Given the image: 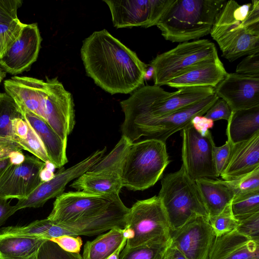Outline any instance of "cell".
I'll list each match as a JSON object with an SVG mask.
<instances>
[{
    "label": "cell",
    "instance_id": "cell-40",
    "mask_svg": "<svg viewBox=\"0 0 259 259\" xmlns=\"http://www.w3.org/2000/svg\"><path fill=\"white\" fill-rule=\"evenodd\" d=\"M236 73L259 77V52L247 55L237 65Z\"/></svg>",
    "mask_w": 259,
    "mask_h": 259
},
{
    "label": "cell",
    "instance_id": "cell-8",
    "mask_svg": "<svg viewBox=\"0 0 259 259\" xmlns=\"http://www.w3.org/2000/svg\"><path fill=\"white\" fill-rule=\"evenodd\" d=\"M165 143L146 139L132 144L121 169L123 187L130 190L143 191L161 178L170 162Z\"/></svg>",
    "mask_w": 259,
    "mask_h": 259
},
{
    "label": "cell",
    "instance_id": "cell-3",
    "mask_svg": "<svg viewBox=\"0 0 259 259\" xmlns=\"http://www.w3.org/2000/svg\"><path fill=\"white\" fill-rule=\"evenodd\" d=\"M5 93L16 103L47 122L65 141L75 125L71 94L57 77L45 80L14 76L4 82Z\"/></svg>",
    "mask_w": 259,
    "mask_h": 259
},
{
    "label": "cell",
    "instance_id": "cell-4",
    "mask_svg": "<svg viewBox=\"0 0 259 259\" xmlns=\"http://www.w3.org/2000/svg\"><path fill=\"white\" fill-rule=\"evenodd\" d=\"M210 33L230 62L259 52V1L242 5L226 1Z\"/></svg>",
    "mask_w": 259,
    "mask_h": 259
},
{
    "label": "cell",
    "instance_id": "cell-22",
    "mask_svg": "<svg viewBox=\"0 0 259 259\" xmlns=\"http://www.w3.org/2000/svg\"><path fill=\"white\" fill-rule=\"evenodd\" d=\"M18 106L23 118L31 126L42 142L51 163L55 168L62 167L68 162L66 154L67 142L63 140L42 119L24 107Z\"/></svg>",
    "mask_w": 259,
    "mask_h": 259
},
{
    "label": "cell",
    "instance_id": "cell-12",
    "mask_svg": "<svg viewBox=\"0 0 259 259\" xmlns=\"http://www.w3.org/2000/svg\"><path fill=\"white\" fill-rule=\"evenodd\" d=\"M181 135L182 166L188 177L195 181L201 178L219 177L213 159L215 145L210 131L202 136L191 124L181 130Z\"/></svg>",
    "mask_w": 259,
    "mask_h": 259
},
{
    "label": "cell",
    "instance_id": "cell-42",
    "mask_svg": "<svg viewBox=\"0 0 259 259\" xmlns=\"http://www.w3.org/2000/svg\"><path fill=\"white\" fill-rule=\"evenodd\" d=\"M50 240L56 243L64 250L71 253H79L82 245V240L79 236L65 235Z\"/></svg>",
    "mask_w": 259,
    "mask_h": 259
},
{
    "label": "cell",
    "instance_id": "cell-7",
    "mask_svg": "<svg viewBox=\"0 0 259 259\" xmlns=\"http://www.w3.org/2000/svg\"><path fill=\"white\" fill-rule=\"evenodd\" d=\"M167 215L171 234L197 217L209 219L195 181L183 167L166 175L161 180L158 194Z\"/></svg>",
    "mask_w": 259,
    "mask_h": 259
},
{
    "label": "cell",
    "instance_id": "cell-47",
    "mask_svg": "<svg viewBox=\"0 0 259 259\" xmlns=\"http://www.w3.org/2000/svg\"><path fill=\"white\" fill-rule=\"evenodd\" d=\"M164 259H187L178 249L170 245L167 248Z\"/></svg>",
    "mask_w": 259,
    "mask_h": 259
},
{
    "label": "cell",
    "instance_id": "cell-29",
    "mask_svg": "<svg viewBox=\"0 0 259 259\" xmlns=\"http://www.w3.org/2000/svg\"><path fill=\"white\" fill-rule=\"evenodd\" d=\"M132 144L122 135L113 150L87 171L92 173L116 172L120 174L122 164Z\"/></svg>",
    "mask_w": 259,
    "mask_h": 259
},
{
    "label": "cell",
    "instance_id": "cell-43",
    "mask_svg": "<svg viewBox=\"0 0 259 259\" xmlns=\"http://www.w3.org/2000/svg\"><path fill=\"white\" fill-rule=\"evenodd\" d=\"M22 3L21 0H0V21L17 17V11Z\"/></svg>",
    "mask_w": 259,
    "mask_h": 259
},
{
    "label": "cell",
    "instance_id": "cell-46",
    "mask_svg": "<svg viewBox=\"0 0 259 259\" xmlns=\"http://www.w3.org/2000/svg\"><path fill=\"white\" fill-rule=\"evenodd\" d=\"M17 211L15 205L12 206L8 200L0 198V227Z\"/></svg>",
    "mask_w": 259,
    "mask_h": 259
},
{
    "label": "cell",
    "instance_id": "cell-6",
    "mask_svg": "<svg viewBox=\"0 0 259 259\" xmlns=\"http://www.w3.org/2000/svg\"><path fill=\"white\" fill-rule=\"evenodd\" d=\"M226 0H174L156 26L172 42L198 39L210 33Z\"/></svg>",
    "mask_w": 259,
    "mask_h": 259
},
{
    "label": "cell",
    "instance_id": "cell-37",
    "mask_svg": "<svg viewBox=\"0 0 259 259\" xmlns=\"http://www.w3.org/2000/svg\"><path fill=\"white\" fill-rule=\"evenodd\" d=\"M36 259H82L79 253L64 250L56 243L47 240L40 247Z\"/></svg>",
    "mask_w": 259,
    "mask_h": 259
},
{
    "label": "cell",
    "instance_id": "cell-19",
    "mask_svg": "<svg viewBox=\"0 0 259 259\" xmlns=\"http://www.w3.org/2000/svg\"><path fill=\"white\" fill-rule=\"evenodd\" d=\"M259 259V242L235 230L215 237L208 259Z\"/></svg>",
    "mask_w": 259,
    "mask_h": 259
},
{
    "label": "cell",
    "instance_id": "cell-11",
    "mask_svg": "<svg viewBox=\"0 0 259 259\" xmlns=\"http://www.w3.org/2000/svg\"><path fill=\"white\" fill-rule=\"evenodd\" d=\"M218 98L214 93L170 114L147 120L122 136L132 143L142 137L166 143L172 134L191 125V120L194 116L205 114Z\"/></svg>",
    "mask_w": 259,
    "mask_h": 259
},
{
    "label": "cell",
    "instance_id": "cell-1",
    "mask_svg": "<svg viewBox=\"0 0 259 259\" xmlns=\"http://www.w3.org/2000/svg\"><path fill=\"white\" fill-rule=\"evenodd\" d=\"M80 56L88 76L111 95L129 94L143 85L147 65L106 29L83 40Z\"/></svg>",
    "mask_w": 259,
    "mask_h": 259
},
{
    "label": "cell",
    "instance_id": "cell-48",
    "mask_svg": "<svg viewBox=\"0 0 259 259\" xmlns=\"http://www.w3.org/2000/svg\"><path fill=\"white\" fill-rule=\"evenodd\" d=\"M127 239L125 238L120 246L113 252L107 259H119V255L126 243Z\"/></svg>",
    "mask_w": 259,
    "mask_h": 259
},
{
    "label": "cell",
    "instance_id": "cell-30",
    "mask_svg": "<svg viewBox=\"0 0 259 259\" xmlns=\"http://www.w3.org/2000/svg\"><path fill=\"white\" fill-rule=\"evenodd\" d=\"M22 117L21 111L14 100L7 93H0V137L13 141L12 122Z\"/></svg>",
    "mask_w": 259,
    "mask_h": 259
},
{
    "label": "cell",
    "instance_id": "cell-36",
    "mask_svg": "<svg viewBox=\"0 0 259 259\" xmlns=\"http://www.w3.org/2000/svg\"><path fill=\"white\" fill-rule=\"evenodd\" d=\"M228 182L233 190L235 196L259 191V167L235 180Z\"/></svg>",
    "mask_w": 259,
    "mask_h": 259
},
{
    "label": "cell",
    "instance_id": "cell-10",
    "mask_svg": "<svg viewBox=\"0 0 259 259\" xmlns=\"http://www.w3.org/2000/svg\"><path fill=\"white\" fill-rule=\"evenodd\" d=\"M126 223L133 231L134 237L127 240L125 247L164 243L171 239L167 215L158 196L135 202L130 208Z\"/></svg>",
    "mask_w": 259,
    "mask_h": 259
},
{
    "label": "cell",
    "instance_id": "cell-17",
    "mask_svg": "<svg viewBox=\"0 0 259 259\" xmlns=\"http://www.w3.org/2000/svg\"><path fill=\"white\" fill-rule=\"evenodd\" d=\"M41 41L37 24H25L19 37L0 59V66L12 75L28 71L37 60Z\"/></svg>",
    "mask_w": 259,
    "mask_h": 259
},
{
    "label": "cell",
    "instance_id": "cell-14",
    "mask_svg": "<svg viewBox=\"0 0 259 259\" xmlns=\"http://www.w3.org/2000/svg\"><path fill=\"white\" fill-rule=\"evenodd\" d=\"M47 163L34 156L25 155L20 163L11 162L0 175V198H26L40 184Z\"/></svg>",
    "mask_w": 259,
    "mask_h": 259
},
{
    "label": "cell",
    "instance_id": "cell-28",
    "mask_svg": "<svg viewBox=\"0 0 259 259\" xmlns=\"http://www.w3.org/2000/svg\"><path fill=\"white\" fill-rule=\"evenodd\" d=\"M123 229L113 228L100 235L83 246L82 259H107L121 244L125 239Z\"/></svg>",
    "mask_w": 259,
    "mask_h": 259
},
{
    "label": "cell",
    "instance_id": "cell-23",
    "mask_svg": "<svg viewBox=\"0 0 259 259\" xmlns=\"http://www.w3.org/2000/svg\"><path fill=\"white\" fill-rule=\"evenodd\" d=\"M195 182L209 219L219 214L230 205L235 196L227 181L201 178L195 180Z\"/></svg>",
    "mask_w": 259,
    "mask_h": 259
},
{
    "label": "cell",
    "instance_id": "cell-44",
    "mask_svg": "<svg viewBox=\"0 0 259 259\" xmlns=\"http://www.w3.org/2000/svg\"><path fill=\"white\" fill-rule=\"evenodd\" d=\"M22 150L15 142L0 137V161L11 158L14 154Z\"/></svg>",
    "mask_w": 259,
    "mask_h": 259
},
{
    "label": "cell",
    "instance_id": "cell-16",
    "mask_svg": "<svg viewBox=\"0 0 259 259\" xmlns=\"http://www.w3.org/2000/svg\"><path fill=\"white\" fill-rule=\"evenodd\" d=\"M215 237L208 219L197 217L171 234V246L187 259H208Z\"/></svg>",
    "mask_w": 259,
    "mask_h": 259
},
{
    "label": "cell",
    "instance_id": "cell-45",
    "mask_svg": "<svg viewBox=\"0 0 259 259\" xmlns=\"http://www.w3.org/2000/svg\"><path fill=\"white\" fill-rule=\"evenodd\" d=\"M191 124L201 136H204L211 128L214 121L203 115H196L191 120Z\"/></svg>",
    "mask_w": 259,
    "mask_h": 259
},
{
    "label": "cell",
    "instance_id": "cell-49",
    "mask_svg": "<svg viewBox=\"0 0 259 259\" xmlns=\"http://www.w3.org/2000/svg\"><path fill=\"white\" fill-rule=\"evenodd\" d=\"M10 162V158H7L0 161V175Z\"/></svg>",
    "mask_w": 259,
    "mask_h": 259
},
{
    "label": "cell",
    "instance_id": "cell-21",
    "mask_svg": "<svg viewBox=\"0 0 259 259\" xmlns=\"http://www.w3.org/2000/svg\"><path fill=\"white\" fill-rule=\"evenodd\" d=\"M227 72L218 57L203 62L168 81L165 85L175 88L211 87L215 89Z\"/></svg>",
    "mask_w": 259,
    "mask_h": 259
},
{
    "label": "cell",
    "instance_id": "cell-51",
    "mask_svg": "<svg viewBox=\"0 0 259 259\" xmlns=\"http://www.w3.org/2000/svg\"><path fill=\"white\" fill-rule=\"evenodd\" d=\"M253 259H257V258H253Z\"/></svg>",
    "mask_w": 259,
    "mask_h": 259
},
{
    "label": "cell",
    "instance_id": "cell-50",
    "mask_svg": "<svg viewBox=\"0 0 259 259\" xmlns=\"http://www.w3.org/2000/svg\"><path fill=\"white\" fill-rule=\"evenodd\" d=\"M6 72L0 66V84L6 76Z\"/></svg>",
    "mask_w": 259,
    "mask_h": 259
},
{
    "label": "cell",
    "instance_id": "cell-41",
    "mask_svg": "<svg viewBox=\"0 0 259 259\" xmlns=\"http://www.w3.org/2000/svg\"><path fill=\"white\" fill-rule=\"evenodd\" d=\"M232 111L227 102L223 99L219 98L207 111L204 116L213 121L221 119L228 121Z\"/></svg>",
    "mask_w": 259,
    "mask_h": 259
},
{
    "label": "cell",
    "instance_id": "cell-26",
    "mask_svg": "<svg viewBox=\"0 0 259 259\" xmlns=\"http://www.w3.org/2000/svg\"><path fill=\"white\" fill-rule=\"evenodd\" d=\"M47 239L0 234V259H36Z\"/></svg>",
    "mask_w": 259,
    "mask_h": 259
},
{
    "label": "cell",
    "instance_id": "cell-27",
    "mask_svg": "<svg viewBox=\"0 0 259 259\" xmlns=\"http://www.w3.org/2000/svg\"><path fill=\"white\" fill-rule=\"evenodd\" d=\"M0 234L47 240L65 235H74L68 230L56 225L48 218L36 220L23 226L3 227L0 229Z\"/></svg>",
    "mask_w": 259,
    "mask_h": 259
},
{
    "label": "cell",
    "instance_id": "cell-18",
    "mask_svg": "<svg viewBox=\"0 0 259 259\" xmlns=\"http://www.w3.org/2000/svg\"><path fill=\"white\" fill-rule=\"evenodd\" d=\"M214 91L219 98L227 102L232 111L259 106V77L227 73Z\"/></svg>",
    "mask_w": 259,
    "mask_h": 259
},
{
    "label": "cell",
    "instance_id": "cell-25",
    "mask_svg": "<svg viewBox=\"0 0 259 259\" xmlns=\"http://www.w3.org/2000/svg\"><path fill=\"white\" fill-rule=\"evenodd\" d=\"M227 122V140L232 144L249 139L259 132V106L232 111Z\"/></svg>",
    "mask_w": 259,
    "mask_h": 259
},
{
    "label": "cell",
    "instance_id": "cell-24",
    "mask_svg": "<svg viewBox=\"0 0 259 259\" xmlns=\"http://www.w3.org/2000/svg\"><path fill=\"white\" fill-rule=\"evenodd\" d=\"M78 191L96 195L119 196L123 187L120 174L116 172L87 171L70 186Z\"/></svg>",
    "mask_w": 259,
    "mask_h": 259
},
{
    "label": "cell",
    "instance_id": "cell-34",
    "mask_svg": "<svg viewBox=\"0 0 259 259\" xmlns=\"http://www.w3.org/2000/svg\"><path fill=\"white\" fill-rule=\"evenodd\" d=\"M16 143L22 150L29 152L46 163H51L42 142L29 123L26 138L18 140Z\"/></svg>",
    "mask_w": 259,
    "mask_h": 259
},
{
    "label": "cell",
    "instance_id": "cell-39",
    "mask_svg": "<svg viewBox=\"0 0 259 259\" xmlns=\"http://www.w3.org/2000/svg\"><path fill=\"white\" fill-rule=\"evenodd\" d=\"M232 143L228 140L222 146L217 147L215 145L213 149V159L217 174L219 177L224 170L228 163Z\"/></svg>",
    "mask_w": 259,
    "mask_h": 259
},
{
    "label": "cell",
    "instance_id": "cell-2",
    "mask_svg": "<svg viewBox=\"0 0 259 259\" xmlns=\"http://www.w3.org/2000/svg\"><path fill=\"white\" fill-rule=\"evenodd\" d=\"M129 210L119 196L78 191L57 197L47 218L75 236H92L125 228Z\"/></svg>",
    "mask_w": 259,
    "mask_h": 259
},
{
    "label": "cell",
    "instance_id": "cell-5",
    "mask_svg": "<svg viewBox=\"0 0 259 259\" xmlns=\"http://www.w3.org/2000/svg\"><path fill=\"white\" fill-rule=\"evenodd\" d=\"M215 93L211 87H187L168 92L157 85H143L120 105L124 114V135L140 124L160 117L198 102Z\"/></svg>",
    "mask_w": 259,
    "mask_h": 259
},
{
    "label": "cell",
    "instance_id": "cell-20",
    "mask_svg": "<svg viewBox=\"0 0 259 259\" xmlns=\"http://www.w3.org/2000/svg\"><path fill=\"white\" fill-rule=\"evenodd\" d=\"M259 167V132L249 139L232 144L226 167L220 175L227 181L235 180Z\"/></svg>",
    "mask_w": 259,
    "mask_h": 259
},
{
    "label": "cell",
    "instance_id": "cell-33",
    "mask_svg": "<svg viewBox=\"0 0 259 259\" xmlns=\"http://www.w3.org/2000/svg\"><path fill=\"white\" fill-rule=\"evenodd\" d=\"M24 25L18 17L0 21V59L19 37Z\"/></svg>",
    "mask_w": 259,
    "mask_h": 259
},
{
    "label": "cell",
    "instance_id": "cell-31",
    "mask_svg": "<svg viewBox=\"0 0 259 259\" xmlns=\"http://www.w3.org/2000/svg\"><path fill=\"white\" fill-rule=\"evenodd\" d=\"M171 244V239L164 243L144 244L135 247H124L119 259H164Z\"/></svg>",
    "mask_w": 259,
    "mask_h": 259
},
{
    "label": "cell",
    "instance_id": "cell-13",
    "mask_svg": "<svg viewBox=\"0 0 259 259\" xmlns=\"http://www.w3.org/2000/svg\"><path fill=\"white\" fill-rule=\"evenodd\" d=\"M174 0H104L116 28L156 25Z\"/></svg>",
    "mask_w": 259,
    "mask_h": 259
},
{
    "label": "cell",
    "instance_id": "cell-35",
    "mask_svg": "<svg viewBox=\"0 0 259 259\" xmlns=\"http://www.w3.org/2000/svg\"><path fill=\"white\" fill-rule=\"evenodd\" d=\"M208 220L215 237L221 236L234 230L238 223L232 213L230 205L222 212Z\"/></svg>",
    "mask_w": 259,
    "mask_h": 259
},
{
    "label": "cell",
    "instance_id": "cell-15",
    "mask_svg": "<svg viewBox=\"0 0 259 259\" xmlns=\"http://www.w3.org/2000/svg\"><path fill=\"white\" fill-rule=\"evenodd\" d=\"M106 151V147L98 150L79 163L42 182L26 198L18 200L15 205L17 210L27 207H41L50 199L62 194L70 182L86 172L98 162Z\"/></svg>",
    "mask_w": 259,
    "mask_h": 259
},
{
    "label": "cell",
    "instance_id": "cell-38",
    "mask_svg": "<svg viewBox=\"0 0 259 259\" xmlns=\"http://www.w3.org/2000/svg\"><path fill=\"white\" fill-rule=\"evenodd\" d=\"M235 231L259 242V212L237 221Z\"/></svg>",
    "mask_w": 259,
    "mask_h": 259
},
{
    "label": "cell",
    "instance_id": "cell-9",
    "mask_svg": "<svg viewBox=\"0 0 259 259\" xmlns=\"http://www.w3.org/2000/svg\"><path fill=\"white\" fill-rule=\"evenodd\" d=\"M218 57L215 45L208 39L182 42L157 55L150 62L154 85H165L192 68Z\"/></svg>",
    "mask_w": 259,
    "mask_h": 259
},
{
    "label": "cell",
    "instance_id": "cell-32",
    "mask_svg": "<svg viewBox=\"0 0 259 259\" xmlns=\"http://www.w3.org/2000/svg\"><path fill=\"white\" fill-rule=\"evenodd\" d=\"M230 207L237 221L259 212V191L235 196Z\"/></svg>",
    "mask_w": 259,
    "mask_h": 259
}]
</instances>
